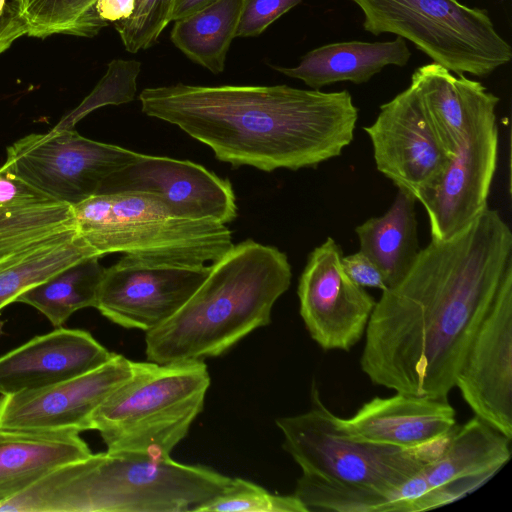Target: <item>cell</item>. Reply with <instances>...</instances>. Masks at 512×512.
I'll list each match as a JSON object with an SVG mask.
<instances>
[{
    "label": "cell",
    "mask_w": 512,
    "mask_h": 512,
    "mask_svg": "<svg viewBox=\"0 0 512 512\" xmlns=\"http://www.w3.org/2000/svg\"><path fill=\"white\" fill-rule=\"evenodd\" d=\"M510 272L512 231L494 209L450 238L431 239L376 301L360 357L363 373L398 393L447 399Z\"/></svg>",
    "instance_id": "obj_1"
},
{
    "label": "cell",
    "mask_w": 512,
    "mask_h": 512,
    "mask_svg": "<svg viewBox=\"0 0 512 512\" xmlns=\"http://www.w3.org/2000/svg\"><path fill=\"white\" fill-rule=\"evenodd\" d=\"M139 100L143 113L179 127L218 160L266 172L341 155L358 119L347 90L177 83L145 88Z\"/></svg>",
    "instance_id": "obj_2"
},
{
    "label": "cell",
    "mask_w": 512,
    "mask_h": 512,
    "mask_svg": "<svg viewBox=\"0 0 512 512\" xmlns=\"http://www.w3.org/2000/svg\"><path fill=\"white\" fill-rule=\"evenodd\" d=\"M168 457L105 452L59 466L0 503L15 512L196 511L229 482Z\"/></svg>",
    "instance_id": "obj_3"
},
{
    "label": "cell",
    "mask_w": 512,
    "mask_h": 512,
    "mask_svg": "<svg viewBox=\"0 0 512 512\" xmlns=\"http://www.w3.org/2000/svg\"><path fill=\"white\" fill-rule=\"evenodd\" d=\"M285 253L252 239L210 264L206 279L161 326L146 332L148 361L168 364L223 354L270 323L278 298L290 287Z\"/></svg>",
    "instance_id": "obj_4"
},
{
    "label": "cell",
    "mask_w": 512,
    "mask_h": 512,
    "mask_svg": "<svg viewBox=\"0 0 512 512\" xmlns=\"http://www.w3.org/2000/svg\"><path fill=\"white\" fill-rule=\"evenodd\" d=\"M72 210L79 236L99 258L122 253L149 264L195 267L216 262L234 245L225 224L177 216L148 193L95 195Z\"/></svg>",
    "instance_id": "obj_5"
},
{
    "label": "cell",
    "mask_w": 512,
    "mask_h": 512,
    "mask_svg": "<svg viewBox=\"0 0 512 512\" xmlns=\"http://www.w3.org/2000/svg\"><path fill=\"white\" fill-rule=\"evenodd\" d=\"M209 385L202 360L134 362L131 377L94 412L92 429L108 452L168 457L202 411Z\"/></svg>",
    "instance_id": "obj_6"
},
{
    "label": "cell",
    "mask_w": 512,
    "mask_h": 512,
    "mask_svg": "<svg viewBox=\"0 0 512 512\" xmlns=\"http://www.w3.org/2000/svg\"><path fill=\"white\" fill-rule=\"evenodd\" d=\"M311 400L308 411L279 417L276 425L284 436V450L303 473L334 482L395 490L436 459L452 433L410 449L371 442L349 434L339 416L322 402L315 386Z\"/></svg>",
    "instance_id": "obj_7"
},
{
    "label": "cell",
    "mask_w": 512,
    "mask_h": 512,
    "mask_svg": "<svg viewBox=\"0 0 512 512\" xmlns=\"http://www.w3.org/2000/svg\"><path fill=\"white\" fill-rule=\"evenodd\" d=\"M364 14L363 28L411 41L457 75L486 77L507 64L512 49L494 28L487 10L458 0H352Z\"/></svg>",
    "instance_id": "obj_8"
},
{
    "label": "cell",
    "mask_w": 512,
    "mask_h": 512,
    "mask_svg": "<svg viewBox=\"0 0 512 512\" xmlns=\"http://www.w3.org/2000/svg\"><path fill=\"white\" fill-rule=\"evenodd\" d=\"M140 155L54 127L15 141L3 165L45 196L74 206L100 195L107 179Z\"/></svg>",
    "instance_id": "obj_9"
},
{
    "label": "cell",
    "mask_w": 512,
    "mask_h": 512,
    "mask_svg": "<svg viewBox=\"0 0 512 512\" xmlns=\"http://www.w3.org/2000/svg\"><path fill=\"white\" fill-rule=\"evenodd\" d=\"M498 102L492 93L476 110L460 149L439 178L416 196L427 212L431 239L452 237L488 207L498 159Z\"/></svg>",
    "instance_id": "obj_10"
},
{
    "label": "cell",
    "mask_w": 512,
    "mask_h": 512,
    "mask_svg": "<svg viewBox=\"0 0 512 512\" xmlns=\"http://www.w3.org/2000/svg\"><path fill=\"white\" fill-rule=\"evenodd\" d=\"M343 252L331 237L308 256L299 278L300 315L325 351H349L365 335L375 299L345 272Z\"/></svg>",
    "instance_id": "obj_11"
},
{
    "label": "cell",
    "mask_w": 512,
    "mask_h": 512,
    "mask_svg": "<svg viewBox=\"0 0 512 512\" xmlns=\"http://www.w3.org/2000/svg\"><path fill=\"white\" fill-rule=\"evenodd\" d=\"M510 443L511 439L477 416L456 425L442 453L400 486L402 500L416 512L465 497L509 461Z\"/></svg>",
    "instance_id": "obj_12"
},
{
    "label": "cell",
    "mask_w": 512,
    "mask_h": 512,
    "mask_svg": "<svg viewBox=\"0 0 512 512\" xmlns=\"http://www.w3.org/2000/svg\"><path fill=\"white\" fill-rule=\"evenodd\" d=\"M209 271L210 264H149L123 256L105 268L95 308L115 324L149 332L177 313Z\"/></svg>",
    "instance_id": "obj_13"
},
{
    "label": "cell",
    "mask_w": 512,
    "mask_h": 512,
    "mask_svg": "<svg viewBox=\"0 0 512 512\" xmlns=\"http://www.w3.org/2000/svg\"><path fill=\"white\" fill-rule=\"evenodd\" d=\"M455 387L475 416L512 440V272L467 348Z\"/></svg>",
    "instance_id": "obj_14"
},
{
    "label": "cell",
    "mask_w": 512,
    "mask_h": 512,
    "mask_svg": "<svg viewBox=\"0 0 512 512\" xmlns=\"http://www.w3.org/2000/svg\"><path fill=\"white\" fill-rule=\"evenodd\" d=\"M134 362L114 353L103 365L56 384L1 395L0 427L35 431L92 429L101 403L131 377Z\"/></svg>",
    "instance_id": "obj_15"
},
{
    "label": "cell",
    "mask_w": 512,
    "mask_h": 512,
    "mask_svg": "<svg viewBox=\"0 0 512 512\" xmlns=\"http://www.w3.org/2000/svg\"><path fill=\"white\" fill-rule=\"evenodd\" d=\"M364 131L378 171L415 198L439 178L452 158L438 141L412 86L381 105L376 120Z\"/></svg>",
    "instance_id": "obj_16"
},
{
    "label": "cell",
    "mask_w": 512,
    "mask_h": 512,
    "mask_svg": "<svg viewBox=\"0 0 512 512\" xmlns=\"http://www.w3.org/2000/svg\"><path fill=\"white\" fill-rule=\"evenodd\" d=\"M141 192L157 196L175 215L222 224L237 216L229 180L188 160L141 154L112 174L100 195Z\"/></svg>",
    "instance_id": "obj_17"
},
{
    "label": "cell",
    "mask_w": 512,
    "mask_h": 512,
    "mask_svg": "<svg viewBox=\"0 0 512 512\" xmlns=\"http://www.w3.org/2000/svg\"><path fill=\"white\" fill-rule=\"evenodd\" d=\"M113 355L87 331L56 328L0 357V394L56 384L103 365Z\"/></svg>",
    "instance_id": "obj_18"
},
{
    "label": "cell",
    "mask_w": 512,
    "mask_h": 512,
    "mask_svg": "<svg viewBox=\"0 0 512 512\" xmlns=\"http://www.w3.org/2000/svg\"><path fill=\"white\" fill-rule=\"evenodd\" d=\"M339 421L355 437L407 449L443 438L457 425L456 411L447 399L398 392L373 397Z\"/></svg>",
    "instance_id": "obj_19"
},
{
    "label": "cell",
    "mask_w": 512,
    "mask_h": 512,
    "mask_svg": "<svg viewBox=\"0 0 512 512\" xmlns=\"http://www.w3.org/2000/svg\"><path fill=\"white\" fill-rule=\"evenodd\" d=\"M91 454L79 432L0 427V503L49 471Z\"/></svg>",
    "instance_id": "obj_20"
},
{
    "label": "cell",
    "mask_w": 512,
    "mask_h": 512,
    "mask_svg": "<svg viewBox=\"0 0 512 512\" xmlns=\"http://www.w3.org/2000/svg\"><path fill=\"white\" fill-rule=\"evenodd\" d=\"M442 147L452 157L468 133L469 121L492 94L481 82L435 62L417 68L411 84Z\"/></svg>",
    "instance_id": "obj_21"
},
{
    "label": "cell",
    "mask_w": 512,
    "mask_h": 512,
    "mask_svg": "<svg viewBox=\"0 0 512 512\" xmlns=\"http://www.w3.org/2000/svg\"><path fill=\"white\" fill-rule=\"evenodd\" d=\"M410 56L405 40L397 36L388 42L347 41L327 44L306 53L295 67L272 68L319 90L336 82L365 83L385 66L406 65Z\"/></svg>",
    "instance_id": "obj_22"
},
{
    "label": "cell",
    "mask_w": 512,
    "mask_h": 512,
    "mask_svg": "<svg viewBox=\"0 0 512 512\" xmlns=\"http://www.w3.org/2000/svg\"><path fill=\"white\" fill-rule=\"evenodd\" d=\"M415 202L411 193L398 189L383 215L369 218L355 228L360 251L379 267L387 288L406 275L421 250Z\"/></svg>",
    "instance_id": "obj_23"
},
{
    "label": "cell",
    "mask_w": 512,
    "mask_h": 512,
    "mask_svg": "<svg viewBox=\"0 0 512 512\" xmlns=\"http://www.w3.org/2000/svg\"><path fill=\"white\" fill-rule=\"evenodd\" d=\"M243 0H217L175 20L172 43L190 60L214 74L222 73L236 37Z\"/></svg>",
    "instance_id": "obj_24"
},
{
    "label": "cell",
    "mask_w": 512,
    "mask_h": 512,
    "mask_svg": "<svg viewBox=\"0 0 512 512\" xmlns=\"http://www.w3.org/2000/svg\"><path fill=\"white\" fill-rule=\"evenodd\" d=\"M74 232L72 206L49 197L0 207V264Z\"/></svg>",
    "instance_id": "obj_25"
},
{
    "label": "cell",
    "mask_w": 512,
    "mask_h": 512,
    "mask_svg": "<svg viewBox=\"0 0 512 512\" xmlns=\"http://www.w3.org/2000/svg\"><path fill=\"white\" fill-rule=\"evenodd\" d=\"M105 268L99 257L79 260L29 288L15 302L30 305L59 328L76 311L94 307Z\"/></svg>",
    "instance_id": "obj_26"
},
{
    "label": "cell",
    "mask_w": 512,
    "mask_h": 512,
    "mask_svg": "<svg viewBox=\"0 0 512 512\" xmlns=\"http://www.w3.org/2000/svg\"><path fill=\"white\" fill-rule=\"evenodd\" d=\"M91 256L95 255L74 232L0 264V310L29 288Z\"/></svg>",
    "instance_id": "obj_27"
},
{
    "label": "cell",
    "mask_w": 512,
    "mask_h": 512,
    "mask_svg": "<svg viewBox=\"0 0 512 512\" xmlns=\"http://www.w3.org/2000/svg\"><path fill=\"white\" fill-rule=\"evenodd\" d=\"M27 36L92 38L108 24L96 12L97 0H12Z\"/></svg>",
    "instance_id": "obj_28"
},
{
    "label": "cell",
    "mask_w": 512,
    "mask_h": 512,
    "mask_svg": "<svg viewBox=\"0 0 512 512\" xmlns=\"http://www.w3.org/2000/svg\"><path fill=\"white\" fill-rule=\"evenodd\" d=\"M395 490L339 483L302 472L293 495L308 512H394Z\"/></svg>",
    "instance_id": "obj_29"
},
{
    "label": "cell",
    "mask_w": 512,
    "mask_h": 512,
    "mask_svg": "<svg viewBox=\"0 0 512 512\" xmlns=\"http://www.w3.org/2000/svg\"><path fill=\"white\" fill-rule=\"evenodd\" d=\"M308 512L292 495H276L241 478H230L215 497L202 504L196 512Z\"/></svg>",
    "instance_id": "obj_30"
},
{
    "label": "cell",
    "mask_w": 512,
    "mask_h": 512,
    "mask_svg": "<svg viewBox=\"0 0 512 512\" xmlns=\"http://www.w3.org/2000/svg\"><path fill=\"white\" fill-rule=\"evenodd\" d=\"M141 63L137 60L115 59L91 94L73 112L63 118L56 128H73L74 124L92 110L105 105H119L134 99Z\"/></svg>",
    "instance_id": "obj_31"
},
{
    "label": "cell",
    "mask_w": 512,
    "mask_h": 512,
    "mask_svg": "<svg viewBox=\"0 0 512 512\" xmlns=\"http://www.w3.org/2000/svg\"><path fill=\"white\" fill-rule=\"evenodd\" d=\"M175 0H135L129 18L114 23L125 50L137 53L153 46L172 21Z\"/></svg>",
    "instance_id": "obj_32"
},
{
    "label": "cell",
    "mask_w": 512,
    "mask_h": 512,
    "mask_svg": "<svg viewBox=\"0 0 512 512\" xmlns=\"http://www.w3.org/2000/svg\"><path fill=\"white\" fill-rule=\"evenodd\" d=\"M302 0H243L236 37H255Z\"/></svg>",
    "instance_id": "obj_33"
},
{
    "label": "cell",
    "mask_w": 512,
    "mask_h": 512,
    "mask_svg": "<svg viewBox=\"0 0 512 512\" xmlns=\"http://www.w3.org/2000/svg\"><path fill=\"white\" fill-rule=\"evenodd\" d=\"M342 264L347 275L359 286L387 289L383 274L379 267L362 251L343 256Z\"/></svg>",
    "instance_id": "obj_34"
},
{
    "label": "cell",
    "mask_w": 512,
    "mask_h": 512,
    "mask_svg": "<svg viewBox=\"0 0 512 512\" xmlns=\"http://www.w3.org/2000/svg\"><path fill=\"white\" fill-rule=\"evenodd\" d=\"M47 198L44 194L0 166V207L26 204Z\"/></svg>",
    "instance_id": "obj_35"
},
{
    "label": "cell",
    "mask_w": 512,
    "mask_h": 512,
    "mask_svg": "<svg viewBox=\"0 0 512 512\" xmlns=\"http://www.w3.org/2000/svg\"><path fill=\"white\" fill-rule=\"evenodd\" d=\"M23 36H27V30L16 12L13 1L0 0V54Z\"/></svg>",
    "instance_id": "obj_36"
},
{
    "label": "cell",
    "mask_w": 512,
    "mask_h": 512,
    "mask_svg": "<svg viewBox=\"0 0 512 512\" xmlns=\"http://www.w3.org/2000/svg\"><path fill=\"white\" fill-rule=\"evenodd\" d=\"M135 0H97L96 12L101 20L116 23L130 17L134 10Z\"/></svg>",
    "instance_id": "obj_37"
},
{
    "label": "cell",
    "mask_w": 512,
    "mask_h": 512,
    "mask_svg": "<svg viewBox=\"0 0 512 512\" xmlns=\"http://www.w3.org/2000/svg\"><path fill=\"white\" fill-rule=\"evenodd\" d=\"M217 0H175L172 21L189 16Z\"/></svg>",
    "instance_id": "obj_38"
},
{
    "label": "cell",
    "mask_w": 512,
    "mask_h": 512,
    "mask_svg": "<svg viewBox=\"0 0 512 512\" xmlns=\"http://www.w3.org/2000/svg\"><path fill=\"white\" fill-rule=\"evenodd\" d=\"M3 324H4L3 321L0 319V334L2 332Z\"/></svg>",
    "instance_id": "obj_39"
}]
</instances>
